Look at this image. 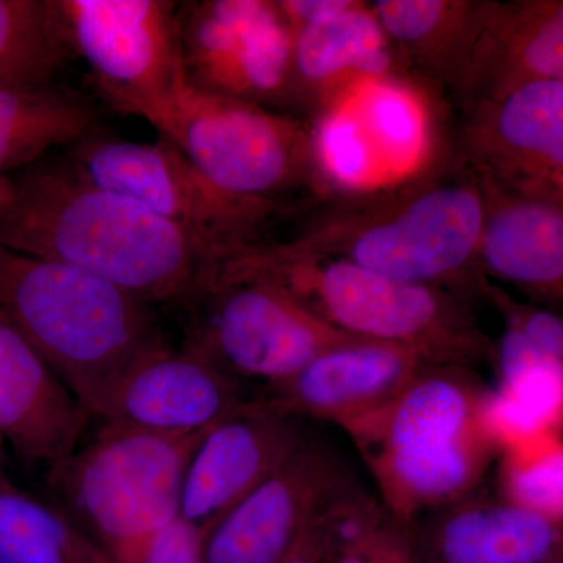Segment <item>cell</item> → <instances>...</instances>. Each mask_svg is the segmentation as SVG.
I'll return each instance as SVG.
<instances>
[{
  "label": "cell",
  "instance_id": "6da1fadb",
  "mask_svg": "<svg viewBox=\"0 0 563 563\" xmlns=\"http://www.w3.org/2000/svg\"><path fill=\"white\" fill-rule=\"evenodd\" d=\"M13 187L0 244L90 273L152 307L177 312L222 261L141 203L81 179L65 158L22 169Z\"/></svg>",
  "mask_w": 563,
  "mask_h": 563
},
{
  "label": "cell",
  "instance_id": "7a4b0ae2",
  "mask_svg": "<svg viewBox=\"0 0 563 563\" xmlns=\"http://www.w3.org/2000/svg\"><path fill=\"white\" fill-rule=\"evenodd\" d=\"M406 181L340 201L329 198V206L287 240L406 284L444 290L463 285V277L479 269L481 181L465 163Z\"/></svg>",
  "mask_w": 563,
  "mask_h": 563
},
{
  "label": "cell",
  "instance_id": "3957f363",
  "mask_svg": "<svg viewBox=\"0 0 563 563\" xmlns=\"http://www.w3.org/2000/svg\"><path fill=\"white\" fill-rule=\"evenodd\" d=\"M0 313L88 412L125 366L165 342L150 303L90 273L3 244Z\"/></svg>",
  "mask_w": 563,
  "mask_h": 563
},
{
  "label": "cell",
  "instance_id": "277c9868",
  "mask_svg": "<svg viewBox=\"0 0 563 563\" xmlns=\"http://www.w3.org/2000/svg\"><path fill=\"white\" fill-rule=\"evenodd\" d=\"M228 258L354 339L415 347L440 365H459L484 351L457 292L390 279L291 240H274Z\"/></svg>",
  "mask_w": 563,
  "mask_h": 563
},
{
  "label": "cell",
  "instance_id": "5b68a950",
  "mask_svg": "<svg viewBox=\"0 0 563 563\" xmlns=\"http://www.w3.org/2000/svg\"><path fill=\"white\" fill-rule=\"evenodd\" d=\"M483 396L457 365H435L346 424L393 510L407 517L454 501L477 483L496 446L481 420Z\"/></svg>",
  "mask_w": 563,
  "mask_h": 563
},
{
  "label": "cell",
  "instance_id": "8992f818",
  "mask_svg": "<svg viewBox=\"0 0 563 563\" xmlns=\"http://www.w3.org/2000/svg\"><path fill=\"white\" fill-rule=\"evenodd\" d=\"M209 429L174 435L101 426L51 466L47 485L62 512L111 554L180 517L188 465Z\"/></svg>",
  "mask_w": 563,
  "mask_h": 563
},
{
  "label": "cell",
  "instance_id": "52a82bcc",
  "mask_svg": "<svg viewBox=\"0 0 563 563\" xmlns=\"http://www.w3.org/2000/svg\"><path fill=\"white\" fill-rule=\"evenodd\" d=\"M162 136L221 191L272 206L332 198L309 122L188 84Z\"/></svg>",
  "mask_w": 563,
  "mask_h": 563
},
{
  "label": "cell",
  "instance_id": "ba28073f",
  "mask_svg": "<svg viewBox=\"0 0 563 563\" xmlns=\"http://www.w3.org/2000/svg\"><path fill=\"white\" fill-rule=\"evenodd\" d=\"M180 350L209 362L236 383L290 380L322 352L352 342L318 320L280 288L222 258L201 290L177 310Z\"/></svg>",
  "mask_w": 563,
  "mask_h": 563
},
{
  "label": "cell",
  "instance_id": "9c48e42d",
  "mask_svg": "<svg viewBox=\"0 0 563 563\" xmlns=\"http://www.w3.org/2000/svg\"><path fill=\"white\" fill-rule=\"evenodd\" d=\"M63 158L81 179L141 203L221 258L269 243V232L291 211L221 191L162 135L157 143H139L99 128Z\"/></svg>",
  "mask_w": 563,
  "mask_h": 563
},
{
  "label": "cell",
  "instance_id": "30bf717a",
  "mask_svg": "<svg viewBox=\"0 0 563 563\" xmlns=\"http://www.w3.org/2000/svg\"><path fill=\"white\" fill-rule=\"evenodd\" d=\"M74 54L113 109L168 128L188 87L179 3L165 0H57Z\"/></svg>",
  "mask_w": 563,
  "mask_h": 563
},
{
  "label": "cell",
  "instance_id": "8fae6325",
  "mask_svg": "<svg viewBox=\"0 0 563 563\" xmlns=\"http://www.w3.org/2000/svg\"><path fill=\"white\" fill-rule=\"evenodd\" d=\"M177 16L192 87L269 110L288 99L295 33L279 2H185Z\"/></svg>",
  "mask_w": 563,
  "mask_h": 563
},
{
  "label": "cell",
  "instance_id": "7c38bea8",
  "mask_svg": "<svg viewBox=\"0 0 563 563\" xmlns=\"http://www.w3.org/2000/svg\"><path fill=\"white\" fill-rule=\"evenodd\" d=\"M463 161L485 187L563 199V79L462 107Z\"/></svg>",
  "mask_w": 563,
  "mask_h": 563
},
{
  "label": "cell",
  "instance_id": "4fadbf2b",
  "mask_svg": "<svg viewBox=\"0 0 563 563\" xmlns=\"http://www.w3.org/2000/svg\"><path fill=\"white\" fill-rule=\"evenodd\" d=\"M302 443L298 415L269 395L246 399L196 448L181 490V520L206 536Z\"/></svg>",
  "mask_w": 563,
  "mask_h": 563
},
{
  "label": "cell",
  "instance_id": "5bb4252c",
  "mask_svg": "<svg viewBox=\"0 0 563 563\" xmlns=\"http://www.w3.org/2000/svg\"><path fill=\"white\" fill-rule=\"evenodd\" d=\"M244 401L235 379L163 342L125 366L90 415L102 426L177 435L206 431Z\"/></svg>",
  "mask_w": 563,
  "mask_h": 563
},
{
  "label": "cell",
  "instance_id": "9a60e30c",
  "mask_svg": "<svg viewBox=\"0 0 563 563\" xmlns=\"http://www.w3.org/2000/svg\"><path fill=\"white\" fill-rule=\"evenodd\" d=\"M332 484L328 463L303 442L203 536V563H280Z\"/></svg>",
  "mask_w": 563,
  "mask_h": 563
},
{
  "label": "cell",
  "instance_id": "2e32d148",
  "mask_svg": "<svg viewBox=\"0 0 563 563\" xmlns=\"http://www.w3.org/2000/svg\"><path fill=\"white\" fill-rule=\"evenodd\" d=\"M87 407L0 313V439L25 465H55L79 448Z\"/></svg>",
  "mask_w": 563,
  "mask_h": 563
},
{
  "label": "cell",
  "instance_id": "e0dca14e",
  "mask_svg": "<svg viewBox=\"0 0 563 563\" xmlns=\"http://www.w3.org/2000/svg\"><path fill=\"white\" fill-rule=\"evenodd\" d=\"M435 365L440 363L415 347L352 340L322 352L268 395L298 417L313 415L346 426L390 402Z\"/></svg>",
  "mask_w": 563,
  "mask_h": 563
},
{
  "label": "cell",
  "instance_id": "ac0fdd59",
  "mask_svg": "<svg viewBox=\"0 0 563 563\" xmlns=\"http://www.w3.org/2000/svg\"><path fill=\"white\" fill-rule=\"evenodd\" d=\"M563 79V3H488L454 90L462 107L495 99L528 81Z\"/></svg>",
  "mask_w": 563,
  "mask_h": 563
},
{
  "label": "cell",
  "instance_id": "d6986e66",
  "mask_svg": "<svg viewBox=\"0 0 563 563\" xmlns=\"http://www.w3.org/2000/svg\"><path fill=\"white\" fill-rule=\"evenodd\" d=\"M477 266L544 298H561L563 199L485 187Z\"/></svg>",
  "mask_w": 563,
  "mask_h": 563
},
{
  "label": "cell",
  "instance_id": "ffe728a7",
  "mask_svg": "<svg viewBox=\"0 0 563 563\" xmlns=\"http://www.w3.org/2000/svg\"><path fill=\"white\" fill-rule=\"evenodd\" d=\"M292 33L288 99L318 98L325 109L363 80L395 76L393 43L372 3L354 2L333 20Z\"/></svg>",
  "mask_w": 563,
  "mask_h": 563
},
{
  "label": "cell",
  "instance_id": "44dd1931",
  "mask_svg": "<svg viewBox=\"0 0 563 563\" xmlns=\"http://www.w3.org/2000/svg\"><path fill=\"white\" fill-rule=\"evenodd\" d=\"M561 523L509 501L474 504L448 515L435 536L440 563H544Z\"/></svg>",
  "mask_w": 563,
  "mask_h": 563
},
{
  "label": "cell",
  "instance_id": "7402d4cb",
  "mask_svg": "<svg viewBox=\"0 0 563 563\" xmlns=\"http://www.w3.org/2000/svg\"><path fill=\"white\" fill-rule=\"evenodd\" d=\"M96 129L92 103L54 81L0 87V176L31 168L54 147L73 146Z\"/></svg>",
  "mask_w": 563,
  "mask_h": 563
},
{
  "label": "cell",
  "instance_id": "603a6c76",
  "mask_svg": "<svg viewBox=\"0 0 563 563\" xmlns=\"http://www.w3.org/2000/svg\"><path fill=\"white\" fill-rule=\"evenodd\" d=\"M372 9L391 43L435 79L455 87L481 27L487 2L379 0Z\"/></svg>",
  "mask_w": 563,
  "mask_h": 563
},
{
  "label": "cell",
  "instance_id": "cb8c5ba5",
  "mask_svg": "<svg viewBox=\"0 0 563 563\" xmlns=\"http://www.w3.org/2000/svg\"><path fill=\"white\" fill-rule=\"evenodd\" d=\"M361 121L387 179L420 173L429 151V122L412 88L398 77L363 80L342 96Z\"/></svg>",
  "mask_w": 563,
  "mask_h": 563
},
{
  "label": "cell",
  "instance_id": "d4e9b609",
  "mask_svg": "<svg viewBox=\"0 0 563 563\" xmlns=\"http://www.w3.org/2000/svg\"><path fill=\"white\" fill-rule=\"evenodd\" d=\"M0 563H117L57 507L0 477Z\"/></svg>",
  "mask_w": 563,
  "mask_h": 563
},
{
  "label": "cell",
  "instance_id": "484cf974",
  "mask_svg": "<svg viewBox=\"0 0 563 563\" xmlns=\"http://www.w3.org/2000/svg\"><path fill=\"white\" fill-rule=\"evenodd\" d=\"M73 54L57 0H0V87L49 84Z\"/></svg>",
  "mask_w": 563,
  "mask_h": 563
},
{
  "label": "cell",
  "instance_id": "4316f807",
  "mask_svg": "<svg viewBox=\"0 0 563 563\" xmlns=\"http://www.w3.org/2000/svg\"><path fill=\"white\" fill-rule=\"evenodd\" d=\"M562 402L563 363H540L484 395L481 420L496 446L514 448L555 433Z\"/></svg>",
  "mask_w": 563,
  "mask_h": 563
},
{
  "label": "cell",
  "instance_id": "83f0119b",
  "mask_svg": "<svg viewBox=\"0 0 563 563\" xmlns=\"http://www.w3.org/2000/svg\"><path fill=\"white\" fill-rule=\"evenodd\" d=\"M312 128L314 157L332 195L373 191L385 180L361 121L343 98L322 109Z\"/></svg>",
  "mask_w": 563,
  "mask_h": 563
},
{
  "label": "cell",
  "instance_id": "f1b7e54d",
  "mask_svg": "<svg viewBox=\"0 0 563 563\" xmlns=\"http://www.w3.org/2000/svg\"><path fill=\"white\" fill-rule=\"evenodd\" d=\"M501 477L506 501L561 523L563 451L558 433L509 448Z\"/></svg>",
  "mask_w": 563,
  "mask_h": 563
},
{
  "label": "cell",
  "instance_id": "f546056e",
  "mask_svg": "<svg viewBox=\"0 0 563 563\" xmlns=\"http://www.w3.org/2000/svg\"><path fill=\"white\" fill-rule=\"evenodd\" d=\"M202 533L177 518L140 542L113 551L117 563H203Z\"/></svg>",
  "mask_w": 563,
  "mask_h": 563
},
{
  "label": "cell",
  "instance_id": "4dcf8cb0",
  "mask_svg": "<svg viewBox=\"0 0 563 563\" xmlns=\"http://www.w3.org/2000/svg\"><path fill=\"white\" fill-rule=\"evenodd\" d=\"M383 521L379 515L351 542L325 543L321 537V558L331 559L329 563H412L407 540Z\"/></svg>",
  "mask_w": 563,
  "mask_h": 563
},
{
  "label": "cell",
  "instance_id": "1f68e13d",
  "mask_svg": "<svg viewBox=\"0 0 563 563\" xmlns=\"http://www.w3.org/2000/svg\"><path fill=\"white\" fill-rule=\"evenodd\" d=\"M499 307L506 313V320L514 322L540 351L554 361L563 362V322L561 317L548 312V310L518 309L506 298H501Z\"/></svg>",
  "mask_w": 563,
  "mask_h": 563
},
{
  "label": "cell",
  "instance_id": "d6a6232c",
  "mask_svg": "<svg viewBox=\"0 0 563 563\" xmlns=\"http://www.w3.org/2000/svg\"><path fill=\"white\" fill-rule=\"evenodd\" d=\"M355 0H284L282 13L292 31L331 21L354 5Z\"/></svg>",
  "mask_w": 563,
  "mask_h": 563
},
{
  "label": "cell",
  "instance_id": "836d02e7",
  "mask_svg": "<svg viewBox=\"0 0 563 563\" xmlns=\"http://www.w3.org/2000/svg\"><path fill=\"white\" fill-rule=\"evenodd\" d=\"M320 506L310 515L291 550L280 563H321V532L320 525H318Z\"/></svg>",
  "mask_w": 563,
  "mask_h": 563
},
{
  "label": "cell",
  "instance_id": "e575fe53",
  "mask_svg": "<svg viewBox=\"0 0 563 563\" xmlns=\"http://www.w3.org/2000/svg\"><path fill=\"white\" fill-rule=\"evenodd\" d=\"M13 190V179L9 176H0V213L10 206Z\"/></svg>",
  "mask_w": 563,
  "mask_h": 563
},
{
  "label": "cell",
  "instance_id": "d590c367",
  "mask_svg": "<svg viewBox=\"0 0 563 563\" xmlns=\"http://www.w3.org/2000/svg\"><path fill=\"white\" fill-rule=\"evenodd\" d=\"M5 466H7L5 443H3V440L0 439V477L7 476Z\"/></svg>",
  "mask_w": 563,
  "mask_h": 563
},
{
  "label": "cell",
  "instance_id": "8d00e7d4",
  "mask_svg": "<svg viewBox=\"0 0 563 563\" xmlns=\"http://www.w3.org/2000/svg\"><path fill=\"white\" fill-rule=\"evenodd\" d=\"M544 563H563V562H562V559H561V558H559V559H558V558H555V555H554V558H551V559H550V561H547V562H544Z\"/></svg>",
  "mask_w": 563,
  "mask_h": 563
}]
</instances>
